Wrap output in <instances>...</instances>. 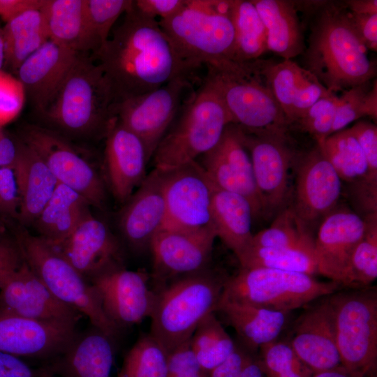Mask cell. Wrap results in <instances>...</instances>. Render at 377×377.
<instances>
[{"label": "cell", "mask_w": 377, "mask_h": 377, "mask_svg": "<svg viewBox=\"0 0 377 377\" xmlns=\"http://www.w3.org/2000/svg\"><path fill=\"white\" fill-rule=\"evenodd\" d=\"M94 58L103 70L117 103L153 91L181 75L184 68L158 21L133 7Z\"/></svg>", "instance_id": "1"}, {"label": "cell", "mask_w": 377, "mask_h": 377, "mask_svg": "<svg viewBox=\"0 0 377 377\" xmlns=\"http://www.w3.org/2000/svg\"><path fill=\"white\" fill-rule=\"evenodd\" d=\"M343 1H323L310 15V34L304 60L306 70L331 93L342 92L376 78L370 59L347 15Z\"/></svg>", "instance_id": "2"}, {"label": "cell", "mask_w": 377, "mask_h": 377, "mask_svg": "<svg viewBox=\"0 0 377 377\" xmlns=\"http://www.w3.org/2000/svg\"><path fill=\"white\" fill-rule=\"evenodd\" d=\"M205 66L204 82L219 96L232 124L253 133L288 134L290 124L265 74V59H223Z\"/></svg>", "instance_id": "3"}, {"label": "cell", "mask_w": 377, "mask_h": 377, "mask_svg": "<svg viewBox=\"0 0 377 377\" xmlns=\"http://www.w3.org/2000/svg\"><path fill=\"white\" fill-rule=\"evenodd\" d=\"M116 97L94 57L80 53L56 96L43 112L62 131L74 135L103 132L116 119Z\"/></svg>", "instance_id": "4"}, {"label": "cell", "mask_w": 377, "mask_h": 377, "mask_svg": "<svg viewBox=\"0 0 377 377\" xmlns=\"http://www.w3.org/2000/svg\"><path fill=\"white\" fill-rule=\"evenodd\" d=\"M231 0H186L184 6L159 24L190 73L202 64L230 59L235 32Z\"/></svg>", "instance_id": "5"}, {"label": "cell", "mask_w": 377, "mask_h": 377, "mask_svg": "<svg viewBox=\"0 0 377 377\" xmlns=\"http://www.w3.org/2000/svg\"><path fill=\"white\" fill-rule=\"evenodd\" d=\"M226 279L205 270L155 290L149 334L168 353L189 340L200 321L216 312Z\"/></svg>", "instance_id": "6"}, {"label": "cell", "mask_w": 377, "mask_h": 377, "mask_svg": "<svg viewBox=\"0 0 377 377\" xmlns=\"http://www.w3.org/2000/svg\"><path fill=\"white\" fill-rule=\"evenodd\" d=\"M230 124L220 98L203 82L157 146L151 158L154 168L167 172L196 161L219 142Z\"/></svg>", "instance_id": "7"}, {"label": "cell", "mask_w": 377, "mask_h": 377, "mask_svg": "<svg viewBox=\"0 0 377 377\" xmlns=\"http://www.w3.org/2000/svg\"><path fill=\"white\" fill-rule=\"evenodd\" d=\"M15 241L24 260L57 299L115 340L120 330L105 315L97 290L57 248L24 228L17 230Z\"/></svg>", "instance_id": "8"}, {"label": "cell", "mask_w": 377, "mask_h": 377, "mask_svg": "<svg viewBox=\"0 0 377 377\" xmlns=\"http://www.w3.org/2000/svg\"><path fill=\"white\" fill-rule=\"evenodd\" d=\"M342 287L313 276L267 268H241L227 277L220 301L291 312L331 295Z\"/></svg>", "instance_id": "9"}, {"label": "cell", "mask_w": 377, "mask_h": 377, "mask_svg": "<svg viewBox=\"0 0 377 377\" xmlns=\"http://www.w3.org/2000/svg\"><path fill=\"white\" fill-rule=\"evenodd\" d=\"M349 289L330 295L341 364L362 377H376V288Z\"/></svg>", "instance_id": "10"}, {"label": "cell", "mask_w": 377, "mask_h": 377, "mask_svg": "<svg viewBox=\"0 0 377 377\" xmlns=\"http://www.w3.org/2000/svg\"><path fill=\"white\" fill-rule=\"evenodd\" d=\"M193 92L190 75H179L153 91L119 101L117 121L142 141L149 161Z\"/></svg>", "instance_id": "11"}, {"label": "cell", "mask_w": 377, "mask_h": 377, "mask_svg": "<svg viewBox=\"0 0 377 377\" xmlns=\"http://www.w3.org/2000/svg\"><path fill=\"white\" fill-rule=\"evenodd\" d=\"M21 140L41 158L58 183L78 193L90 205L103 206L106 193L101 178L64 137L30 125L24 128Z\"/></svg>", "instance_id": "12"}, {"label": "cell", "mask_w": 377, "mask_h": 377, "mask_svg": "<svg viewBox=\"0 0 377 377\" xmlns=\"http://www.w3.org/2000/svg\"><path fill=\"white\" fill-rule=\"evenodd\" d=\"M214 185L197 161L163 172L166 207L164 228L214 229L212 201Z\"/></svg>", "instance_id": "13"}, {"label": "cell", "mask_w": 377, "mask_h": 377, "mask_svg": "<svg viewBox=\"0 0 377 377\" xmlns=\"http://www.w3.org/2000/svg\"><path fill=\"white\" fill-rule=\"evenodd\" d=\"M216 237L213 229L160 230L150 245L157 289L178 278L206 270Z\"/></svg>", "instance_id": "14"}, {"label": "cell", "mask_w": 377, "mask_h": 377, "mask_svg": "<svg viewBox=\"0 0 377 377\" xmlns=\"http://www.w3.org/2000/svg\"><path fill=\"white\" fill-rule=\"evenodd\" d=\"M242 131L251 156L263 213H273L283 206L286 198L288 172L297 153L290 146L288 135Z\"/></svg>", "instance_id": "15"}, {"label": "cell", "mask_w": 377, "mask_h": 377, "mask_svg": "<svg viewBox=\"0 0 377 377\" xmlns=\"http://www.w3.org/2000/svg\"><path fill=\"white\" fill-rule=\"evenodd\" d=\"M200 164L216 187L246 198L254 219L263 214L251 156L239 126L228 124L219 142L202 155Z\"/></svg>", "instance_id": "16"}, {"label": "cell", "mask_w": 377, "mask_h": 377, "mask_svg": "<svg viewBox=\"0 0 377 377\" xmlns=\"http://www.w3.org/2000/svg\"><path fill=\"white\" fill-rule=\"evenodd\" d=\"M146 272L119 267L105 272L89 282L101 299L107 317L119 330L140 324L150 318L156 293L149 289Z\"/></svg>", "instance_id": "17"}, {"label": "cell", "mask_w": 377, "mask_h": 377, "mask_svg": "<svg viewBox=\"0 0 377 377\" xmlns=\"http://www.w3.org/2000/svg\"><path fill=\"white\" fill-rule=\"evenodd\" d=\"M0 310L27 318L77 324L80 313L57 299L22 258L0 289Z\"/></svg>", "instance_id": "18"}, {"label": "cell", "mask_w": 377, "mask_h": 377, "mask_svg": "<svg viewBox=\"0 0 377 377\" xmlns=\"http://www.w3.org/2000/svg\"><path fill=\"white\" fill-rule=\"evenodd\" d=\"M310 303L296 320L288 343L313 373L342 366L330 295Z\"/></svg>", "instance_id": "19"}, {"label": "cell", "mask_w": 377, "mask_h": 377, "mask_svg": "<svg viewBox=\"0 0 377 377\" xmlns=\"http://www.w3.org/2000/svg\"><path fill=\"white\" fill-rule=\"evenodd\" d=\"M295 159L297 173L292 207L307 225L333 211L341 193L342 183L317 144L307 151L297 153Z\"/></svg>", "instance_id": "20"}, {"label": "cell", "mask_w": 377, "mask_h": 377, "mask_svg": "<svg viewBox=\"0 0 377 377\" xmlns=\"http://www.w3.org/2000/svg\"><path fill=\"white\" fill-rule=\"evenodd\" d=\"M75 326L35 320L0 310V351L22 358L52 360L74 338Z\"/></svg>", "instance_id": "21"}, {"label": "cell", "mask_w": 377, "mask_h": 377, "mask_svg": "<svg viewBox=\"0 0 377 377\" xmlns=\"http://www.w3.org/2000/svg\"><path fill=\"white\" fill-rule=\"evenodd\" d=\"M56 248L89 281L112 269L124 267L119 242L107 225L91 213Z\"/></svg>", "instance_id": "22"}, {"label": "cell", "mask_w": 377, "mask_h": 377, "mask_svg": "<svg viewBox=\"0 0 377 377\" xmlns=\"http://www.w3.org/2000/svg\"><path fill=\"white\" fill-rule=\"evenodd\" d=\"M125 203L119 216L121 234L132 249L145 251L165 220L163 172L154 168Z\"/></svg>", "instance_id": "23"}, {"label": "cell", "mask_w": 377, "mask_h": 377, "mask_svg": "<svg viewBox=\"0 0 377 377\" xmlns=\"http://www.w3.org/2000/svg\"><path fill=\"white\" fill-rule=\"evenodd\" d=\"M366 227L364 218L350 210H333L324 217L314 239L318 273L342 287L350 257Z\"/></svg>", "instance_id": "24"}, {"label": "cell", "mask_w": 377, "mask_h": 377, "mask_svg": "<svg viewBox=\"0 0 377 377\" xmlns=\"http://www.w3.org/2000/svg\"><path fill=\"white\" fill-rule=\"evenodd\" d=\"M80 54L48 40L21 64L17 77L36 110L49 106Z\"/></svg>", "instance_id": "25"}, {"label": "cell", "mask_w": 377, "mask_h": 377, "mask_svg": "<svg viewBox=\"0 0 377 377\" xmlns=\"http://www.w3.org/2000/svg\"><path fill=\"white\" fill-rule=\"evenodd\" d=\"M105 162L111 191L125 203L146 177L149 160L142 141L117 119L105 135Z\"/></svg>", "instance_id": "26"}, {"label": "cell", "mask_w": 377, "mask_h": 377, "mask_svg": "<svg viewBox=\"0 0 377 377\" xmlns=\"http://www.w3.org/2000/svg\"><path fill=\"white\" fill-rule=\"evenodd\" d=\"M264 71L290 126L318 100L332 94L313 73L291 59L278 63L265 59Z\"/></svg>", "instance_id": "27"}, {"label": "cell", "mask_w": 377, "mask_h": 377, "mask_svg": "<svg viewBox=\"0 0 377 377\" xmlns=\"http://www.w3.org/2000/svg\"><path fill=\"white\" fill-rule=\"evenodd\" d=\"M114 341L99 330L76 334L48 363L59 377H117Z\"/></svg>", "instance_id": "28"}, {"label": "cell", "mask_w": 377, "mask_h": 377, "mask_svg": "<svg viewBox=\"0 0 377 377\" xmlns=\"http://www.w3.org/2000/svg\"><path fill=\"white\" fill-rule=\"evenodd\" d=\"M17 186V218L24 225L34 223L52 195L58 182L37 153L22 140L12 166Z\"/></svg>", "instance_id": "29"}, {"label": "cell", "mask_w": 377, "mask_h": 377, "mask_svg": "<svg viewBox=\"0 0 377 377\" xmlns=\"http://www.w3.org/2000/svg\"><path fill=\"white\" fill-rule=\"evenodd\" d=\"M341 181L353 183L361 205L377 203V183L373 182L364 153L349 128L334 133L316 143Z\"/></svg>", "instance_id": "30"}, {"label": "cell", "mask_w": 377, "mask_h": 377, "mask_svg": "<svg viewBox=\"0 0 377 377\" xmlns=\"http://www.w3.org/2000/svg\"><path fill=\"white\" fill-rule=\"evenodd\" d=\"M216 312L234 328L241 346L253 354L263 346L277 340L290 313L230 301H219Z\"/></svg>", "instance_id": "31"}, {"label": "cell", "mask_w": 377, "mask_h": 377, "mask_svg": "<svg viewBox=\"0 0 377 377\" xmlns=\"http://www.w3.org/2000/svg\"><path fill=\"white\" fill-rule=\"evenodd\" d=\"M251 1L265 27L267 50L284 60L302 54L306 45L294 1Z\"/></svg>", "instance_id": "32"}, {"label": "cell", "mask_w": 377, "mask_h": 377, "mask_svg": "<svg viewBox=\"0 0 377 377\" xmlns=\"http://www.w3.org/2000/svg\"><path fill=\"white\" fill-rule=\"evenodd\" d=\"M41 11L50 40L78 53H95L85 0H46Z\"/></svg>", "instance_id": "33"}, {"label": "cell", "mask_w": 377, "mask_h": 377, "mask_svg": "<svg viewBox=\"0 0 377 377\" xmlns=\"http://www.w3.org/2000/svg\"><path fill=\"white\" fill-rule=\"evenodd\" d=\"M89 203L72 188L58 183L34 222L40 237L59 246L90 212Z\"/></svg>", "instance_id": "34"}, {"label": "cell", "mask_w": 377, "mask_h": 377, "mask_svg": "<svg viewBox=\"0 0 377 377\" xmlns=\"http://www.w3.org/2000/svg\"><path fill=\"white\" fill-rule=\"evenodd\" d=\"M254 219L251 204L244 196L214 186L212 220L216 237L238 256L249 244Z\"/></svg>", "instance_id": "35"}, {"label": "cell", "mask_w": 377, "mask_h": 377, "mask_svg": "<svg viewBox=\"0 0 377 377\" xmlns=\"http://www.w3.org/2000/svg\"><path fill=\"white\" fill-rule=\"evenodd\" d=\"M2 31L4 66L16 73L24 61L50 40L41 8L14 17L6 22Z\"/></svg>", "instance_id": "36"}, {"label": "cell", "mask_w": 377, "mask_h": 377, "mask_svg": "<svg viewBox=\"0 0 377 377\" xmlns=\"http://www.w3.org/2000/svg\"><path fill=\"white\" fill-rule=\"evenodd\" d=\"M230 17L235 32L231 60L259 59L267 49L265 29L255 6L251 0H231Z\"/></svg>", "instance_id": "37"}, {"label": "cell", "mask_w": 377, "mask_h": 377, "mask_svg": "<svg viewBox=\"0 0 377 377\" xmlns=\"http://www.w3.org/2000/svg\"><path fill=\"white\" fill-rule=\"evenodd\" d=\"M237 258L241 268H267L311 276L318 274L315 253L300 249L249 245Z\"/></svg>", "instance_id": "38"}, {"label": "cell", "mask_w": 377, "mask_h": 377, "mask_svg": "<svg viewBox=\"0 0 377 377\" xmlns=\"http://www.w3.org/2000/svg\"><path fill=\"white\" fill-rule=\"evenodd\" d=\"M249 245L295 249L315 253L314 239L308 231L307 225L299 218L292 207L280 211L269 228L253 235Z\"/></svg>", "instance_id": "39"}, {"label": "cell", "mask_w": 377, "mask_h": 377, "mask_svg": "<svg viewBox=\"0 0 377 377\" xmlns=\"http://www.w3.org/2000/svg\"><path fill=\"white\" fill-rule=\"evenodd\" d=\"M190 341L200 365L207 374L227 359L237 346L215 313L200 321Z\"/></svg>", "instance_id": "40"}, {"label": "cell", "mask_w": 377, "mask_h": 377, "mask_svg": "<svg viewBox=\"0 0 377 377\" xmlns=\"http://www.w3.org/2000/svg\"><path fill=\"white\" fill-rule=\"evenodd\" d=\"M364 219L366 231L350 257L342 287H368L377 278V213L367 214Z\"/></svg>", "instance_id": "41"}, {"label": "cell", "mask_w": 377, "mask_h": 377, "mask_svg": "<svg viewBox=\"0 0 377 377\" xmlns=\"http://www.w3.org/2000/svg\"><path fill=\"white\" fill-rule=\"evenodd\" d=\"M117 377H168V353L149 334L126 353Z\"/></svg>", "instance_id": "42"}, {"label": "cell", "mask_w": 377, "mask_h": 377, "mask_svg": "<svg viewBox=\"0 0 377 377\" xmlns=\"http://www.w3.org/2000/svg\"><path fill=\"white\" fill-rule=\"evenodd\" d=\"M371 81L341 92L330 135L345 129L350 123L366 116L376 120L377 82L376 79L373 82Z\"/></svg>", "instance_id": "43"}, {"label": "cell", "mask_w": 377, "mask_h": 377, "mask_svg": "<svg viewBox=\"0 0 377 377\" xmlns=\"http://www.w3.org/2000/svg\"><path fill=\"white\" fill-rule=\"evenodd\" d=\"M266 377H312L313 371L297 355L288 341L276 340L260 348Z\"/></svg>", "instance_id": "44"}, {"label": "cell", "mask_w": 377, "mask_h": 377, "mask_svg": "<svg viewBox=\"0 0 377 377\" xmlns=\"http://www.w3.org/2000/svg\"><path fill=\"white\" fill-rule=\"evenodd\" d=\"M131 0H85L86 13L95 54L108 41L116 21L132 5Z\"/></svg>", "instance_id": "45"}, {"label": "cell", "mask_w": 377, "mask_h": 377, "mask_svg": "<svg viewBox=\"0 0 377 377\" xmlns=\"http://www.w3.org/2000/svg\"><path fill=\"white\" fill-rule=\"evenodd\" d=\"M339 96L331 94L313 103L291 128H296L311 135L316 143L323 141L330 135L335 117Z\"/></svg>", "instance_id": "46"}, {"label": "cell", "mask_w": 377, "mask_h": 377, "mask_svg": "<svg viewBox=\"0 0 377 377\" xmlns=\"http://www.w3.org/2000/svg\"><path fill=\"white\" fill-rule=\"evenodd\" d=\"M27 96L23 84L11 73L0 71V128L15 119L24 107Z\"/></svg>", "instance_id": "47"}, {"label": "cell", "mask_w": 377, "mask_h": 377, "mask_svg": "<svg viewBox=\"0 0 377 377\" xmlns=\"http://www.w3.org/2000/svg\"><path fill=\"white\" fill-rule=\"evenodd\" d=\"M358 142L365 156L371 180L377 183V127L365 120L348 128Z\"/></svg>", "instance_id": "48"}, {"label": "cell", "mask_w": 377, "mask_h": 377, "mask_svg": "<svg viewBox=\"0 0 377 377\" xmlns=\"http://www.w3.org/2000/svg\"><path fill=\"white\" fill-rule=\"evenodd\" d=\"M0 377H59L49 364L35 367L24 358L0 351Z\"/></svg>", "instance_id": "49"}, {"label": "cell", "mask_w": 377, "mask_h": 377, "mask_svg": "<svg viewBox=\"0 0 377 377\" xmlns=\"http://www.w3.org/2000/svg\"><path fill=\"white\" fill-rule=\"evenodd\" d=\"M20 198L13 168H0V216L17 217Z\"/></svg>", "instance_id": "50"}, {"label": "cell", "mask_w": 377, "mask_h": 377, "mask_svg": "<svg viewBox=\"0 0 377 377\" xmlns=\"http://www.w3.org/2000/svg\"><path fill=\"white\" fill-rule=\"evenodd\" d=\"M190 339L168 353V377L204 371L191 348Z\"/></svg>", "instance_id": "51"}, {"label": "cell", "mask_w": 377, "mask_h": 377, "mask_svg": "<svg viewBox=\"0 0 377 377\" xmlns=\"http://www.w3.org/2000/svg\"><path fill=\"white\" fill-rule=\"evenodd\" d=\"M185 3L186 0H135L133 7L147 17L162 20L175 15Z\"/></svg>", "instance_id": "52"}, {"label": "cell", "mask_w": 377, "mask_h": 377, "mask_svg": "<svg viewBox=\"0 0 377 377\" xmlns=\"http://www.w3.org/2000/svg\"><path fill=\"white\" fill-rule=\"evenodd\" d=\"M347 15L367 50L376 52L377 14H357L348 10Z\"/></svg>", "instance_id": "53"}, {"label": "cell", "mask_w": 377, "mask_h": 377, "mask_svg": "<svg viewBox=\"0 0 377 377\" xmlns=\"http://www.w3.org/2000/svg\"><path fill=\"white\" fill-rule=\"evenodd\" d=\"M251 354L243 346L237 344L228 357L211 370L207 377H238Z\"/></svg>", "instance_id": "54"}, {"label": "cell", "mask_w": 377, "mask_h": 377, "mask_svg": "<svg viewBox=\"0 0 377 377\" xmlns=\"http://www.w3.org/2000/svg\"><path fill=\"white\" fill-rule=\"evenodd\" d=\"M22 260V257L15 241L2 238L0 240V289Z\"/></svg>", "instance_id": "55"}, {"label": "cell", "mask_w": 377, "mask_h": 377, "mask_svg": "<svg viewBox=\"0 0 377 377\" xmlns=\"http://www.w3.org/2000/svg\"><path fill=\"white\" fill-rule=\"evenodd\" d=\"M46 0H0V17L7 22L14 17L32 9H40Z\"/></svg>", "instance_id": "56"}, {"label": "cell", "mask_w": 377, "mask_h": 377, "mask_svg": "<svg viewBox=\"0 0 377 377\" xmlns=\"http://www.w3.org/2000/svg\"><path fill=\"white\" fill-rule=\"evenodd\" d=\"M17 153V141L0 128V168H12Z\"/></svg>", "instance_id": "57"}, {"label": "cell", "mask_w": 377, "mask_h": 377, "mask_svg": "<svg viewBox=\"0 0 377 377\" xmlns=\"http://www.w3.org/2000/svg\"><path fill=\"white\" fill-rule=\"evenodd\" d=\"M348 10L357 14H377L376 0H350L343 1Z\"/></svg>", "instance_id": "58"}, {"label": "cell", "mask_w": 377, "mask_h": 377, "mask_svg": "<svg viewBox=\"0 0 377 377\" xmlns=\"http://www.w3.org/2000/svg\"><path fill=\"white\" fill-rule=\"evenodd\" d=\"M238 377H266L259 357L251 354Z\"/></svg>", "instance_id": "59"}, {"label": "cell", "mask_w": 377, "mask_h": 377, "mask_svg": "<svg viewBox=\"0 0 377 377\" xmlns=\"http://www.w3.org/2000/svg\"><path fill=\"white\" fill-rule=\"evenodd\" d=\"M312 377H362L349 371L343 366L339 367L313 374Z\"/></svg>", "instance_id": "60"}, {"label": "cell", "mask_w": 377, "mask_h": 377, "mask_svg": "<svg viewBox=\"0 0 377 377\" xmlns=\"http://www.w3.org/2000/svg\"><path fill=\"white\" fill-rule=\"evenodd\" d=\"M5 62L4 43L2 27H0V71L2 70Z\"/></svg>", "instance_id": "61"}, {"label": "cell", "mask_w": 377, "mask_h": 377, "mask_svg": "<svg viewBox=\"0 0 377 377\" xmlns=\"http://www.w3.org/2000/svg\"><path fill=\"white\" fill-rule=\"evenodd\" d=\"M207 374L204 371H198V372H186L176 374L169 377H207Z\"/></svg>", "instance_id": "62"}, {"label": "cell", "mask_w": 377, "mask_h": 377, "mask_svg": "<svg viewBox=\"0 0 377 377\" xmlns=\"http://www.w3.org/2000/svg\"><path fill=\"white\" fill-rule=\"evenodd\" d=\"M1 234H2V226H1V224L0 223V240L2 239Z\"/></svg>", "instance_id": "63"}, {"label": "cell", "mask_w": 377, "mask_h": 377, "mask_svg": "<svg viewBox=\"0 0 377 377\" xmlns=\"http://www.w3.org/2000/svg\"></svg>", "instance_id": "64"}]
</instances>
